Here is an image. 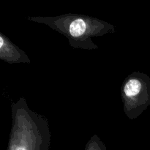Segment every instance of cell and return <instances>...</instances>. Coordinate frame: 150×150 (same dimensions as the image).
<instances>
[{
  "label": "cell",
  "mask_w": 150,
  "mask_h": 150,
  "mask_svg": "<svg viewBox=\"0 0 150 150\" xmlns=\"http://www.w3.org/2000/svg\"><path fill=\"white\" fill-rule=\"evenodd\" d=\"M12 126L7 150H48L51 131L44 116L29 108L20 98L11 105Z\"/></svg>",
  "instance_id": "1"
},
{
  "label": "cell",
  "mask_w": 150,
  "mask_h": 150,
  "mask_svg": "<svg viewBox=\"0 0 150 150\" xmlns=\"http://www.w3.org/2000/svg\"><path fill=\"white\" fill-rule=\"evenodd\" d=\"M28 20L49 26L67 38L70 46L84 50L98 49L92 38L116 32V27L108 22L82 14L60 15L58 16H29Z\"/></svg>",
  "instance_id": "2"
},
{
  "label": "cell",
  "mask_w": 150,
  "mask_h": 150,
  "mask_svg": "<svg viewBox=\"0 0 150 150\" xmlns=\"http://www.w3.org/2000/svg\"><path fill=\"white\" fill-rule=\"evenodd\" d=\"M123 111L130 120H136L150 106V78L140 72H133L121 86Z\"/></svg>",
  "instance_id": "3"
},
{
  "label": "cell",
  "mask_w": 150,
  "mask_h": 150,
  "mask_svg": "<svg viewBox=\"0 0 150 150\" xmlns=\"http://www.w3.org/2000/svg\"><path fill=\"white\" fill-rule=\"evenodd\" d=\"M0 60L9 64H30L27 54L0 32Z\"/></svg>",
  "instance_id": "4"
},
{
  "label": "cell",
  "mask_w": 150,
  "mask_h": 150,
  "mask_svg": "<svg viewBox=\"0 0 150 150\" xmlns=\"http://www.w3.org/2000/svg\"><path fill=\"white\" fill-rule=\"evenodd\" d=\"M84 150H107V148L99 136L95 134L88 141Z\"/></svg>",
  "instance_id": "5"
}]
</instances>
